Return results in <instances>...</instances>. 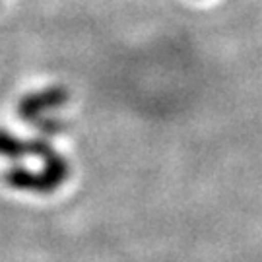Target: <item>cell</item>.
<instances>
[{"label":"cell","mask_w":262,"mask_h":262,"mask_svg":"<svg viewBox=\"0 0 262 262\" xmlns=\"http://www.w3.org/2000/svg\"><path fill=\"white\" fill-rule=\"evenodd\" d=\"M68 101V92L64 88H47L37 94L26 95L18 103V115L24 121H35L41 113L56 109Z\"/></svg>","instance_id":"2"},{"label":"cell","mask_w":262,"mask_h":262,"mask_svg":"<svg viewBox=\"0 0 262 262\" xmlns=\"http://www.w3.org/2000/svg\"><path fill=\"white\" fill-rule=\"evenodd\" d=\"M6 183L10 187L18 188V190H31V192H41L49 194V187L41 173H33L29 169L24 167H12L6 173Z\"/></svg>","instance_id":"3"},{"label":"cell","mask_w":262,"mask_h":262,"mask_svg":"<svg viewBox=\"0 0 262 262\" xmlns=\"http://www.w3.org/2000/svg\"><path fill=\"white\" fill-rule=\"evenodd\" d=\"M29 142H31V154H35L37 158L43 159V171H41V175L45 179L49 190L55 192L56 188L68 179L70 167H68L66 159L45 138H35V140H29Z\"/></svg>","instance_id":"1"},{"label":"cell","mask_w":262,"mask_h":262,"mask_svg":"<svg viewBox=\"0 0 262 262\" xmlns=\"http://www.w3.org/2000/svg\"><path fill=\"white\" fill-rule=\"evenodd\" d=\"M35 124H37L35 128H39L45 134H58V132L62 130V122L56 121V119H41V117H37Z\"/></svg>","instance_id":"5"},{"label":"cell","mask_w":262,"mask_h":262,"mask_svg":"<svg viewBox=\"0 0 262 262\" xmlns=\"http://www.w3.org/2000/svg\"><path fill=\"white\" fill-rule=\"evenodd\" d=\"M28 154H31V142L19 140L14 134L0 130V156H6L10 159H19Z\"/></svg>","instance_id":"4"}]
</instances>
